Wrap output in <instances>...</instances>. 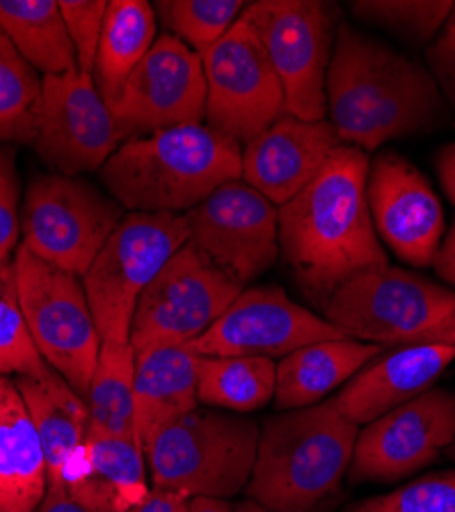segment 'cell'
<instances>
[{
	"label": "cell",
	"mask_w": 455,
	"mask_h": 512,
	"mask_svg": "<svg viewBox=\"0 0 455 512\" xmlns=\"http://www.w3.org/2000/svg\"><path fill=\"white\" fill-rule=\"evenodd\" d=\"M48 492L39 435L15 379L0 377V512H33Z\"/></svg>",
	"instance_id": "obj_23"
},
{
	"label": "cell",
	"mask_w": 455,
	"mask_h": 512,
	"mask_svg": "<svg viewBox=\"0 0 455 512\" xmlns=\"http://www.w3.org/2000/svg\"><path fill=\"white\" fill-rule=\"evenodd\" d=\"M347 512H455V472H437L394 492L355 502Z\"/></svg>",
	"instance_id": "obj_34"
},
{
	"label": "cell",
	"mask_w": 455,
	"mask_h": 512,
	"mask_svg": "<svg viewBox=\"0 0 455 512\" xmlns=\"http://www.w3.org/2000/svg\"><path fill=\"white\" fill-rule=\"evenodd\" d=\"M421 343H447V345H455V314L445 324H441L439 328L427 332L417 345H421Z\"/></svg>",
	"instance_id": "obj_43"
},
{
	"label": "cell",
	"mask_w": 455,
	"mask_h": 512,
	"mask_svg": "<svg viewBox=\"0 0 455 512\" xmlns=\"http://www.w3.org/2000/svg\"><path fill=\"white\" fill-rule=\"evenodd\" d=\"M277 365L265 357H201L197 400L210 408L244 414L275 398Z\"/></svg>",
	"instance_id": "obj_29"
},
{
	"label": "cell",
	"mask_w": 455,
	"mask_h": 512,
	"mask_svg": "<svg viewBox=\"0 0 455 512\" xmlns=\"http://www.w3.org/2000/svg\"><path fill=\"white\" fill-rule=\"evenodd\" d=\"M201 56L181 39L162 33L109 107L121 144L205 119Z\"/></svg>",
	"instance_id": "obj_13"
},
{
	"label": "cell",
	"mask_w": 455,
	"mask_h": 512,
	"mask_svg": "<svg viewBox=\"0 0 455 512\" xmlns=\"http://www.w3.org/2000/svg\"><path fill=\"white\" fill-rule=\"evenodd\" d=\"M345 338L328 320L289 300L281 287L242 289L234 304L191 345L199 357L283 359L306 345Z\"/></svg>",
	"instance_id": "obj_16"
},
{
	"label": "cell",
	"mask_w": 455,
	"mask_h": 512,
	"mask_svg": "<svg viewBox=\"0 0 455 512\" xmlns=\"http://www.w3.org/2000/svg\"><path fill=\"white\" fill-rule=\"evenodd\" d=\"M156 13L146 0H111L103 21L93 80L111 107L156 41Z\"/></svg>",
	"instance_id": "obj_26"
},
{
	"label": "cell",
	"mask_w": 455,
	"mask_h": 512,
	"mask_svg": "<svg viewBox=\"0 0 455 512\" xmlns=\"http://www.w3.org/2000/svg\"><path fill=\"white\" fill-rule=\"evenodd\" d=\"M453 230H455V222H453Z\"/></svg>",
	"instance_id": "obj_46"
},
{
	"label": "cell",
	"mask_w": 455,
	"mask_h": 512,
	"mask_svg": "<svg viewBox=\"0 0 455 512\" xmlns=\"http://www.w3.org/2000/svg\"><path fill=\"white\" fill-rule=\"evenodd\" d=\"M455 441V394L431 388L359 431L351 482H398L417 474Z\"/></svg>",
	"instance_id": "obj_15"
},
{
	"label": "cell",
	"mask_w": 455,
	"mask_h": 512,
	"mask_svg": "<svg viewBox=\"0 0 455 512\" xmlns=\"http://www.w3.org/2000/svg\"><path fill=\"white\" fill-rule=\"evenodd\" d=\"M281 80L285 115L326 117V76L337 37V5L320 0H257L246 5Z\"/></svg>",
	"instance_id": "obj_9"
},
{
	"label": "cell",
	"mask_w": 455,
	"mask_h": 512,
	"mask_svg": "<svg viewBox=\"0 0 455 512\" xmlns=\"http://www.w3.org/2000/svg\"><path fill=\"white\" fill-rule=\"evenodd\" d=\"M64 486L99 512H128L150 492L146 453L136 439L87 435L66 469Z\"/></svg>",
	"instance_id": "obj_21"
},
{
	"label": "cell",
	"mask_w": 455,
	"mask_h": 512,
	"mask_svg": "<svg viewBox=\"0 0 455 512\" xmlns=\"http://www.w3.org/2000/svg\"><path fill=\"white\" fill-rule=\"evenodd\" d=\"M189 502L191 498L179 492L150 488L148 496L128 512H189Z\"/></svg>",
	"instance_id": "obj_38"
},
{
	"label": "cell",
	"mask_w": 455,
	"mask_h": 512,
	"mask_svg": "<svg viewBox=\"0 0 455 512\" xmlns=\"http://www.w3.org/2000/svg\"><path fill=\"white\" fill-rule=\"evenodd\" d=\"M339 146L330 121H306L283 113L242 146V181L281 207L310 185Z\"/></svg>",
	"instance_id": "obj_19"
},
{
	"label": "cell",
	"mask_w": 455,
	"mask_h": 512,
	"mask_svg": "<svg viewBox=\"0 0 455 512\" xmlns=\"http://www.w3.org/2000/svg\"><path fill=\"white\" fill-rule=\"evenodd\" d=\"M15 383L46 455L48 486H64L70 461L87 443V402L52 367L44 377H15Z\"/></svg>",
	"instance_id": "obj_24"
},
{
	"label": "cell",
	"mask_w": 455,
	"mask_h": 512,
	"mask_svg": "<svg viewBox=\"0 0 455 512\" xmlns=\"http://www.w3.org/2000/svg\"><path fill=\"white\" fill-rule=\"evenodd\" d=\"M21 246V181L13 148H0V267L15 263Z\"/></svg>",
	"instance_id": "obj_36"
},
{
	"label": "cell",
	"mask_w": 455,
	"mask_h": 512,
	"mask_svg": "<svg viewBox=\"0 0 455 512\" xmlns=\"http://www.w3.org/2000/svg\"><path fill=\"white\" fill-rule=\"evenodd\" d=\"M431 76L437 82V89L455 107V5L453 11L427 50Z\"/></svg>",
	"instance_id": "obj_37"
},
{
	"label": "cell",
	"mask_w": 455,
	"mask_h": 512,
	"mask_svg": "<svg viewBox=\"0 0 455 512\" xmlns=\"http://www.w3.org/2000/svg\"><path fill=\"white\" fill-rule=\"evenodd\" d=\"M453 5L451 0H355L351 11L357 19L406 39L431 41L445 27Z\"/></svg>",
	"instance_id": "obj_33"
},
{
	"label": "cell",
	"mask_w": 455,
	"mask_h": 512,
	"mask_svg": "<svg viewBox=\"0 0 455 512\" xmlns=\"http://www.w3.org/2000/svg\"><path fill=\"white\" fill-rule=\"evenodd\" d=\"M433 267L437 271V275L455 285V230L451 228V232L445 236V240L441 242L437 254H435V261Z\"/></svg>",
	"instance_id": "obj_40"
},
{
	"label": "cell",
	"mask_w": 455,
	"mask_h": 512,
	"mask_svg": "<svg viewBox=\"0 0 455 512\" xmlns=\"http://www.w3.org/2000/svg\"><path fill=\"white\" fill-rule=\"evenodd\" d=\"M199 355L189 347H160L136 353L134 416L142 449L181 416L199 408Z\"/></svg>",
	"instance_id": "obj_22"
},
{
	"label": "cell",
	"mask_w": 455,
	"mask_h": 512,
	"mask_svg": "<svg viewBox=\"0 0 455 512\" xmlns=\"http://www.w3.org/2000/svg\"><path fill=\"white\" fill-rule=\"evenodd\" d=\"M189 240L242 287L269 271L279 248L277 207L242 179L183 213Z\"/></svg>",
	"instance_id": "obj_17"
},
{
	"label": "cell",
	"mask_w": 455,
	"mask_h": 512,
	"mask_svg": "<svg viewBox=\"0 0 455 512\" xmlns=\"http://www.w3.org/2000/svg\"><path fill=\"white\" fill-rule=\"evenodd\" d=\"M136 351L130 343L103 340L89 394V435L136 439L134 416Z\"/></svg>",
	"instance_id": "obj_28"
},
{
	"label": "cell",
	"mask_w": 455,
	"mask_h": 512,
	"mask_svg": "<svg viewBox=\"0 0 455 512\" xmlns=\"http://www.w3.org/2000/svg\"><path fill=\"white\" fill-rule=\"evenodd\" d=\"M455 361V345L421 343L371 359L333 398L357 426H365L408 400L431 390L433 381Z\"/></svg>",
	"instance_id": "obj_20"
},
{
	"label": "cell",
	"mask_w": 455,
	"mask_h": 512,
	"mask_svg": "<svg viewBox=\"0 0 455 512\" xmlns=\"http://www.w3.org/2000/svg\"><path fill=\"white\" fill-rule=\"evenodd\" d=\"M189 512H236V508L222 498H191L189 502Z\"/></svg>",
	"instance_id": "obj_42"
},
{
	"label": "cell",
	"mask_w": 455,
	"mask_h": 512,
	"mask_svg": "<svg viewBox=\"0 0 455 512\" xmlns=\"http://www.w3.org/2000/svg\"><path fill=\"white\" fill-rule=\"evenodd\" d=\"M0 29L44 76L78 70L72 39L56 0H0Z\"/></svg>",
	"instance_id": "obj_27"
},
{
	"label": "cell",
	"mask_w": 455,
	"mask_h": 512,
	"mask_svg": "<svg viewBox=\"0 0 455 512\" xmlns=\"http://www.w3.org/2000/svg\"><path fill=\"white\" fill-rule=\"evenodd\" d=\"M48 369L23 316L15 263L0 267V377H44Z\"/></svg>",
	"instance_id": "obj_32"
},
{
	"label": "cell",
	"mask_w": 455,
	"mask_h": 512,
	"mask_svg": "<svg viewBox=\"0 0 455 512\" xmlns=\"http://www.w3.org/2000/svg\"><path fill=\"white\" fill-rule=\"evenodd\" d=\"M99 173L121 207L187 213L242 179V144L203 123L171 127L123 142Z\"/></svg>",
	"instance_id": "obj_3"
},
{
	"label": "cell",
	"mask_w": 455,
	"mask_h": 512,
	"mask_svg": "<svg viewBox=\"0 0 455 512\" xmlns=\"http://www.w3.org/2000/svg\"><path fill=\"white\" fill-rule=\"evenodd\" d=\"M60 11L76 52L78 70L93 74L107 3L105 0H60Z\"/></svg>",
	"instance_id": "obj_35"
},
{
	"label": "cell",
	"mask_w": 455,
	"mask_h": 512,
	"mask_svg": "<svg viewBox=\"0 0 455 512\" xmlns=\"http://www.w3.org/2000/svg\"><path fill=\"white\" fill-rule=\"evenodd\" d=\"M39 107V74L0 29V142L33 144Z\"/></svg>",
	"instance_id": "obj_30"
},
{
	"label": "cell",
	"mask_w": 455,
	"mask_h": 512,
	"mask_svg": "<svg viewBox=\"0 0 455 512\" xmlns=\"http://www.w3.org/2000/svg\"><path fill=\"white\" fill-rule=\"evenodd\" d=\"M447 453H449V457H451V459H455V441L449 445V451H447Z\"/></svg>",
	"instance_id": "obj_45"
},
{
	"label": "cell",
	"mask_w": 455,
	"mask_h": 512,
	"mask_svg": "<svg viewBox=\"0 0 455 512\" xmlns=\"http://www.w3.org/2000/svg\"><path fill=\"white\" fill-rule=\"evenodd\" d=\"M369 158L341 144L294 199L277 207L279 248L302 289L328 300L367 269L386 267L367 203Z\"/></svg>",
	"instance_id": "obj_1"
},
{
	"label": "cell",
	"mask_w": 455,
	"mask_h": 512,
	"mask_svg": "<svg viewBox=\"0 0 455 512\" xmlns=\"http://www.w3.org/2000/svg\"><path fill=\"white\" fill-rule=\"evenodd\" d=\"M189 242L181 213L130 211L109 236L82 285L101 340L130 343L140 295Z\"/></svg>",
	"instance_id": "obj_6"
},
{
	"label": "cell",
	"mask_w": 455,
	"mask_h": 512,
	"mask_svg": "<svg viewBox=\"0 0 455 512\" xmlns=\"http://www.w3.org/2000/svg\"><path fill=\"white\" fill-rule=\"evenodd\" d=\"M242 289L189 240L140 295L130 345L136 353L187 347L234 304Z\"/></svg>",
	"instance_id": "obj_10"
},
{
	"label": "cell",
	"mask_w": 455,
	"mask_h": 512,
	"mask_svg": "<svg viewBox=\"0 0 455 512\" xmlns=\"http://www.w3.org/2000/svg\"><path fill=\"white\" fill-rule=\"evenodd\" d=\"M33 512H99L72 496L66 486H48L44 500Z\"/></svg>",
	"instance_id": "obj_39"
},
{
	"label": "cell",
	"mask_w": 455,
	"mask_h": 512,
	"mask_svg": "<svg viewBox=\"0 0 455 512\" xmlns=\"http://www.w3.org/2000/svg\"><path fill=\"white\" fill-rule=\"evenodd\" d=\"M242 0H158L156 21L195 54H205L244 13Z\"/></svg>",
	"instance_id": "obj_31"
},
{
	"label": "cell",
	"mask_w": 455,
	"mask_h": 512,
	"mask_svg": "<svg viewBox=\"0 0 455 512\" xmlns=\"http://www.w3.org/2000/svg\"><path fill=\"white\" fill-rule=\"evenodd\" d=\"M123 220V207L76 177H35L23 199L21 244L82 279Z\"/></svg>",
	"instance_id": "obj_11"
},
{
	"label": "cell",
	"mask_w": 455,
	"mask_h": 512,
	"mask_svg": "<svg viewBox=\"0 0 455 512\" xmlns=\"http://www.w3.org/2000/svg\"><path fill=\"white\" fill-rule=\"evenodd\" d=\"M15 269L37 353L85 400L103 340L82 279L37 259L23 244L15 254Z\"/></svg>",
	"instance_id": "obj_8"
},
{
	"label": "cell",
	"mask_w": 455,
	"mask_h": 512,
	"mask_svg": "<svg viewBox=\"0 0 455 512\" xmlns=\"http://www.w3.org/2000/svg\"><path fill=\"white\" fill-rule=\"evenodd\" d=\"M437 173L445 195L455 205V142L445 146L437 156Z\"/></svg>",
	"instance_id": "obj_41"
},
{
	"label": "cell",
	"mask_w": 455,
	"mask_h": 512,
	"mask_svg": "<svg viewBox=\"0 0 455 512\" xmlns=\"http://www.w3.org/2000/svg\"><path fill=\"white\" fill-rule=\"evenodd\" d=\"M261 429L236 412L195 408L148 445L152 488L187 498H232L253 476Z\"/></svg>",
	"instance_id": "obj_5"
},
{
	"label": "cell",
	"mask_w": 455,
	"mask_h": 512,
	"mask_svg": "<svg viewBox=\"0 0 455 512\" xmlns=\"http://www.w3.org/2000/svg\"><path fill=\"white\" fill-rule=\"evenodd\" d=\"M367 203L378 236L412 267H431L443 236V207L421 170L386 152L369 168Z\"/></svg>",
	"instance_id": "obj_18"
},
{
	"label": "cell",
	"mask_w": 455,
	"mask_h": 512,
	"mask_svg": "<svg viewBox=\"0 0 455 512\" xmlns=\"http://www.w3.org/2000/svg\"><path fill=\"white\" fill-rule=\"evenodd\" d=\"M441 93L419 62L341 23L326 76V113L341 144L374 152L439 121Z\"/></svg>",
	"instance_id": "obj_2"
},
{
	"label": "cell",
	"mask_w": 455,
	"mask_h": 512,
	"mask_svg": "<svg viewBox=\"0 0 455 512\" xmlns=\"http://www.w3.org/2000/svg\"><path fill=\"white\" fill-rule=\"evenodd\" d=\"M359 426L333 400L265 420L248 500L275 512H322L341 492Z\"/></svg>",
	"instance_id": "obj_4"
},
{
	"label": "cell",
	"mask_w": 455,
	"mask_h": 512,
	"mask_svg": "<svg viewBox=\"0 0 455 512\" xmlns=\"http://www.w3.org/2000/svg\"><path fill=\"white\" fill-rule=\"evenodd\" d=\"M35 152L62 177L101 170L121 146L117 123L93 74L74 70L41 78Z\"/></svg>",
	"instance_id": "obj_14"
},
{
	"label": "cell",
	"mask_w": 455,
	"mask_h": 512,
	"mask_svg": "<svg viewBox=\"0 0 455 512\" xmlns=\"http://www.w3.org/2000/svg\"><path fill=\"white\" fill-rule=\"evenodd\" d=\"M201 62L208 89L205 119L212 130L244 146L285 113L281 80L244 13L201 54Z\"/></svg>",
	"instance_id": "obj_12"
},
{
	"label": "cell",
	"mask_w": 455,
	"mask_h": 512,
	"mask_svg": "<svg viewBox=\"0 0 455 512\" xmlns=\"http://www.w3.org/2000/svg\"><path fill=\"white\" fill-rule=\"evenodd\" d=\"M380 353V345L345 336L285 355L277 363L275 406L279 410H300L320 404L322 398L341 388Z\"/></svg>",
	"instance_id": "obj_25"
},
{
	"label": "cell",
	"mask_w": 455,
	"mask_h": 512,
	"mask_svg": "<svg viewBox=\"0 0 455 512\" xmlns=\"http://www.w3.org/2000/svg\"><path fill=\"white\" fill-rule=\"evenodd\" d=\"M455 314V293L398 267L357 273L333 291L324 320L371 345H417Z\"/></svg>",
	"instance_id": "obj_7"
},
{
	"label": "cell",
	"mask_w": 455,
	"mask_h": 512,
	"mask_svg": "<svg viewBox=\"0 0 455 512\" xmlns=\"http://www.w3.org/2000/svg\"><path fill=\"white\" fill-rule=\"evenodd\" d=\"M236 512H275V510H269V508L257 504L255 500H248V498H246L244 502H240V504L236 506Z\"/></svg>",
	"instance_id": "obj_44"
}]
</instances>
